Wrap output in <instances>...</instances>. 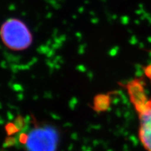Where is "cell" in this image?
Listing matches in <instances>:
<instances>
[{
    "label": "cell",
    "instance_id": "obj_4",
    "mask_svg": "<svg viewBox=\"0 0 151 151\" xmlns=\"http://www.w3.org/2000/svg\"><path fill=\"white\" fill-rule=\"evenodd\" d=\"M110 96L109 94H99L94 99V106L96 109L104 110L109 107L110 104Z\"/></svg>",
    "mask_w": 151,
    "mask_h": 151
},
{
    "label": "cell",
    "instance_id": "obj_3",
    "mask_svg": "<svg viewBox=\"0 0 151 151\" xmlns=\"http://www.w3.org/2000/svg\"><path fill=\"white\" fill-rule=\"evenodd\" d=\"M59 135L54 127L37 126L25 136L24 143L27 151H56Z\"/></svg>",
    "mask_w": 151,
    "mask_h": 151
},
{
    "label": "cell",
    "instance_id": "obj_1",
    "mask_svg": "<svg viewBox=\"0 0 151 151\" xmlns=\"http://www.w3.org/2000/svg\"><path fill=\"white\" fill-rule=\"evenodd\" d=\"M139 120V137L146 151H151V99L148 97L146 83L141 78H135L124 85Z\"/></svg>",
    "mask_w": 151,
    "mask_h": 151
},
{
    "label": "cell",
    "instance_id": "obj_2",
    "mask_svg": "<svg viewBox=\"0 0 151 151\" xmlns=\"http://www.w3.org/2000/svg\"><path fill=\"white\" fill-rule=\"evenodd\" d=\"M0 38L7 48L14 51L26 50L33 41L32 35L26 24L14 18L9 19L1 24Z\"/></svg>",
    "mask_w": 151,
    "mask_h": 151
}]
</instances>
